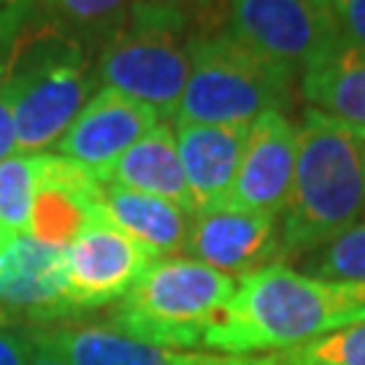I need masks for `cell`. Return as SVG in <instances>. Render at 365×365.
<instances>
[{"label": "cell", "instance_id": "52a82bcc", "mask_svg": "<svg viewBox=\"0 0 365 365\" xmlns=\"http://www.w3.org/2000/svg\"><path fill=\"white\" fill-rule=\"evenodd\" d=\"M227 33L295 78L344 41L330 0H230Z\"/></svg>", "mask_w": 365, "mask_h": 365}, {"label": "cell", "instance_id": "5bb4252c", "mask_svg": "<svg viewBox=\"0 0 365 365\" xmlns=\"http://www.w3.org/2000/svg\"><path fill=\"white\" fill-rule=\"evenodd\" d=\"M249 128L235 125H173L192 211L230 200Z\"/></svg>", "mask_w": 365, "mask_h": 365}, {"label": "cell", "instance_id": "d4e9b609", "mask_svg": "<svg viewBox=\"0 0 365 365\" xmlns=\"http://www.w3.org/2000/svg\"><path fill=\"white\" fill-rule=\"evenodd\" d=\"M339 19L341 38L365 52V0H330Z\"/></svg>", "mask_w": 365, "mask_h": 365}, {"label": "cell", "instance_id": "83f0119b", "mask_svg": "<svg viewBox=\"0 0 365 365\" xmlns=\"http://www.w3.org/2000/svg\"><path fill=\"white\" fill-rule=\"evenodd\" d=\"M249 357H230V354H197L192 365H247Z\"/></svg>", "mask_w": 365, "mask_h": 365}, {"label": "cell", "instance_id": "ffe728a7", "mask_svg": "<svg viewBox=\"0 0 365 365\" xmlns=\"http://www.w3.org/2000/svg\"><path fill=\"white\" fill-rule=\"evenodd\" d=\"M135 0H46L49 19L73 38L101 41L125 19Z\"/></svg>", "mask_w": 365, "mask_h": 365}, {"label": "cell", "instance_id": "44dd1931", "mask_svg": "<svg viewBox=\"0 0 365 365\" xmlns=\"http://www.w3.org/2000/svg\"><path fill=\"white\" fill-rule=\"evenodd\" d=\"M303 274L365 284V222L303 257Z\"/></svg>", "mask_w": 365, "mask_h": 365}, {"label": "cell", "instance_id": "9c48e42d", "mask_svg": "<svg viewBox=\"0 0 365 365\" xmlns=\"http://www.w3.org/2000/svg\"><path fill=\"white\" fill-rule=\"evenodd\" d=\"M184 257L238 282L260 268L282 262L284 244L279 217L241 209L230 200L192 211Z\"/></svg>", "mask_w": 365, "mask_h": 365}, {"label": "cell", "instance_id": "7402d4cb", "mask_svg": "<svg viewBox=\"0 0 365 365\" xmlns=\"http://www.w3.org/2000/svg\"><path fill=\"white\" fill-rule=\"evenodd\" d=\"M287 352L306 365H365V322L336 330L325 339H317Z\"/></svg>", "mask_w": 365, "mask_h": 365}, {"label": "cell", "instance_id": "4fadbf2b", "mask_svg": "<svg viewBox=\"0 0 365 365\" xmlns=\"http://www.w3.org/2000/svg\"><path fill=\"white\" fill-rule=\"evenodd\" d=\"M101 187L103 182L73 160L43 152L27 235L41 244L66 249L84 227L103 220Z\"/></svg>", "mask_w": 365, "mask_h": 365}, {"label": "cell", "instance_id": "603a6c76", "mask_svg": "<svg viewBox=\"0 0 365 365\" xmlns=\"http://www.w3.org/2000/svg\"><path fill=\"white\" fill-rule=\"evenodd\" d=\"M38 330L27 322H0V365H27Z\"/></svg>", "mask_w": 365, "mask_h": 365}, {"label": "cell", "instance_id": "5b68a950", "mask_svg": "<svg viewBox=\"0 0 365 365\" xmlns=\"http://www.w3.org/2000/svg\"><path fill=\"white\" fill-rule=\"evenodd\" d=\"M235 284L190 257H160L114 306L108 322L165 349H197L227 309Z\"/></svg>", "mask_w": 365, "mask_h": 365}, {"label": "cell", "instance_id": "cb8c5ba5", "mask_svg": "<svg viewBox=\"0 0 365 365\" xmlns=\"http://www.w3.org/2000/svg\"><path fill=\"white\" fill-rule=\"evenodd\" d=\"M36 0H0V60L9 54L14 41L33 19Z\"/></svg>", "mask_w": 365, "mask_h": 365}, {"label": "cell", "instance_id": "6da1fadb", "mask_svg": "<svg viewBox=\"0 0 365 365\" xmlns=\"http://www.w3.org/2000/svg\"><path fill=\"white\" fill-rule=\"evenodd\" d=\"M357 322H365V284L319 279L274 262L238 279L203 349L230 357L287 352Z\"/></svg>", "mask_w": 365, "mask_h": 365}, {"label": "cell", "instance_id": "9a60e30c", "mask_svg": "<svg viewBox=\"0 0 365 365\" xmlns=\"http://www.w3.org/2000/svg\"><path fill=\"white\" fill-rule=\"evenodd\" d=\"M101 217L160 260V257L184 255L192 211L182 209L170 200H163V197L141 195V192L103 182Z\"/></svg>", "mask_w": 365, "mask_h": 365}, {"label": "cell", "instance_id": "3957f363", "mask_svg": "<svg viewBox=\"0 0 365 365\" xmlns=\"http://www.w3.org/2000/svg\"><path fill=\"white\" fill-rule=\"evenodd\" d=\"M3 60L16 152L43 155L98 92V71L84 43L49 16L30 19Z\"/></svg>", "mask_w": 365, "mask_h": 365}, {"label": "cell", "instance_id": "ba28073f", "mask_svg": "<svg viewBox=\"0 0 365 365\" xmlns=\"http://www.w3.org/2000/svg\"><path fill=\"white\" fill-rule=\"evenodd\" d=\"M71 312H98L117 306L144 271L157 260L152 252L106 220L92 222L63 249Z\"/></svg>", "mask_w": 365, "mask_h": 365}, {"label": "cell", "instance_id": "d6986e66", "mask_svg": "<svg viewBox=\"0 0 365 365\" xmlns=\"http://www.w3.org/2000/svg\"><path fill=\"white\" fill-rule=\"evenodd\" d=\"M41 155H16L0 160V227L11 235L27 233L30 211L38 190Z\"/></svg>", "mask_w": 365, "mask_h": 365}, {"label": "cell", "instance_id": "7c38bea8", "mask_svg": "<svg viewBox=\"0 0 365 365\" xmlns=\"http://www.w3.org/2000/svg\"><path fill=\"white\" fill-rule=\"evenodd\" d=\"M0 312L14 317V322H52L73 317L63 249L41 244L27 233L14 235L0 262Z\"/></svg>", "mask_w": 365, "mask_h": 365}, {"label": "cell", "instance_id": "8992f818", "mask_svg": "<svg viewBox=\"0 0 365 365\" xmlns=\"http://www.w3.org/2000/svg\"><path fill=\"white\" fill-rule=\"evenodd\" d=\"M190 60L173 125L249 128L265 111L289 108L295 76L249 52L227 30L192 36Z\"/></svg>", "mask_w": 365, "mask_h": 365}, {"label": "cell", "instance_id": "4316f807", "mask_svg": "<svg viewBox=\"0 0 365 365\" xmlns=\"http://www.w3.org/2000/svg\"><path fill=\"white\" fill-rule=\"evenodd\" d=\"M27 365H66V360L60 357V352L54 349L49 339L43 336V330H38L36 336V344H33V352H30V360Z\"/></svg>", "mask_w": 365, "mask_h": 365}, {"label": "cell", "instance_id": "277c9868", "mask_svg": "<svg viewBox=\"0 0 365 365\" xmlns=\"http://www.w3.org/2000/svg\"><path fill=\"white\" fill-rule=\"evenodd\" d=\"M192 33L170 0H135L98 52V81L173 119L190 78Z\"/></svg>", "mask_w": 365, "mask_h": 365}, {"label": "cell", "instance_id": "f1b7e54d", "mask_svg": "<svg viewBox=\"0 0 365 365\" xmlns=\"http://www.w3.org/2000/svg\"><path fill=\"white\" fill-rule=\"evenodd\" d=\"M247 365H306V363H300L292 352H279V354H268V357H257V360H249Z\"/></svg>", "mask_w": 365, "mask_h": 365}, {"label": "cell", "instance_id": "484cf974", "mask_svg": "<svg viewBox=\"0 0 365 365\" xmlns=\"http://www.w3.org/2000/svg\"><path fill=\"white\" fill-rule=\"evenodd\" d=\"M16 155V133H14V114L9 101V78H6V60H0V160Z\"/></svg>", "mask_w": 365, "mask_h": 365}, {"label": "cell", "instance_id": "1f68e13d", "mask_svg": "<svg viewBox=\"0 0 365 365\" xmlns=\"http://www.w3.org/2000/svg\"><path fill=\"white\" fill-rule=\"evenodd\" d=\"M300 363H303V360H300Z\"/></svg>", "mask_w": 365, "mask_h": 365}, {"label": "cell", "instance_id": "30bf717a", "mask_svg": "<svg viewBox=\"0 0 365 365\" xmlns=\"http://www.w3.org/2000/svg\"><path fill=\"white\" fill-rule=\"evenodd\" d=\"M160 122L155 108L111 87H101L57 141V152L106 182L119 157Z\"/></svg>", "mask_w": 365, "mask_h": 365}, {"label": "cell", "instance_id": "4dcf8cb0", "mask_svg": "<svg viewBox=\"0 0 365 365\" xmlns=\"http://www.w3.org/2000/svg\"><path fill=\"white\" fill-rule=\"evenodd\" d=\"M197 3H211V0H197Z\"/></svg>", "mask_w": 365, "mask_h": 365}, {"label": "cell", "instance_id": "2e32d148", "mask_svg": "<svg viewBox=\"0 0 365 365\" xmlns=\"http://www.w3.org/2000/svg\"><path fill=\"white\" fill-rule=\"evenodd\" d=\"M66 365H192L200 352H176L141 341L111 322H76L43 330Z\"/></svg>", "mask_w": 365, "mask_h": 365}, {"label": "cell", "instance_id": "8fae6325", "mask_svg": "<svg viewBox=\"0 0 365 365\" xmlns=\"http://www.w3.org/2000/svg\"><path fill=\"white\" fill-rule=\"evenodd\" d=\"M298 160V128L282 111H265L247 130L241 165L230 203L249 211L282 217Z\"/></svg>", "mask_w": 365, "mask_h": 365}, {"label": "cell", "instance_id": "e0dca14e", "mask_svg": "<svg viewBox=\"0 0 365 365\" xmlns=\"http://www.w3.org/2000/svg\"><path fill=\"white\" fill-rule=\"evenodd\" d=\"M106 182L141 195L163 197L192 211V195L176 146V133L165 122L152 128L119 157L117 165L108 170Z\"/></svg>", "mask_w": 365, "mask_h": 365}, {"label": "cell", "instance_id": "f546056e", "mask_svg": "<svg viewBox=\"0 0 365 365\" xmlns=\"http://www.w3.org/2000/svg\"><path fill=\"white\" fill-rule=\"evenodd\" d=\"M11 238L14 235L9 233V230L0 227V262H3V255H6V249H9V244H11Z\"/></svg>", "mask_w": 365, "mask_h": 365}, {"label": "cell", "instance_id": "ac0fdd59", "mask_svg": "<svg viewBox=\"0 0 365 365\" xmlns=\"http://www.w3.org/2000/svg\"><path fill=\"white\" fill-rule=\"evenodd\" d=\"M312 108L365 130V52L341 41L300 76Z\"/></svg>", "mask_w": 365, "mask_h": 365}, {"label": "cell", "instance_id": "7a4b0ae2", "mask_svg": "<svg viewBox=\"0 0 365 365\" xmlns=\"http://www.w3.org/2000/svg\"><path fill=\"white\" fill-rule=\"evenodd\" d=\"M360 222H365V130L306 108L292 190L279 222L284 257H306Z\"/></svg>", "mask_w": 365, "mask_h": 365}]
</instances>
